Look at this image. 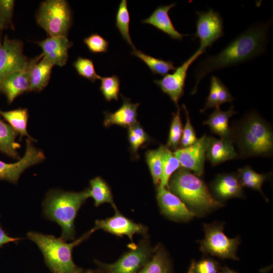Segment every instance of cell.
<instances>
[{
    "label": "cell",
    "instance_id": "cell-37",
    "mask_svg": "<svg viewBox=\"0 0 273 273\" xmlns=\"http://www.w3.org/2000/svg\"><path fill=\"white\" fill-rule=\"evenodd\" d=\"M73 65L78 74L92 82L100 79L101 76L96 72L94 64L92 60L79 57L74 62Z\"/></svg>",
    "mask_w": 273,
    "mask_h": 273
},
{
    "label": "cell",
    "instance_id": "cell-20",
    "mask_svg": "<svg viewBox=\"0 0 273 273\" xmlns=\"http://www.w3.org/2000/svg\"><path fill=\"white\" fill-rule=\"evenodd\" d=\"M175 5L176 3H172L169 5L159 6L142 22L153 25L173 39L182 40L184 36L188 35L181 34L175 29L168 14L169 10Z\"/></svg>",
    "mask_w": 273,
    "mask_h": 273
},
{
    "label": "cell",
    "instance_id": "cell-46",
    "mask_svg": "<svg viewBox=\"0 0 273 273\" xmlns=\"http://www.w3.org/2000/svg\"><path fill=\"white\" fill-rule=\"evenodd\" d=\"M4 29L3 26L1 22H0V31Z\"/></svg>",
    "mask_w": 273,
    "mask_h": 273
},
{
    "label": "cell",
    "instance_id": "cell-5",
    "mask_svg": "<svg viewBox=\"0 0 273 273\" xmlns=\"http://www.w3.org/2000/svg\"><path fill=\"white\" fill-rule=\"evenodd\" d=\"M168 189L185 204L199 211H207L222 205L212 195L200 177L182 167L170 177Z\"/></svg>",
    "mask_w": 273,
    "mask_h": 273
},
{
    "label": "cell",
    "instance_id": "cell-21",
    "mask_svg": "<svg viewBox=\"0 0 273 273\" xmlns=\"http://www.w3.org/2000/svg\"><path fill=\"white\" fill-rule=\"evenodd\" d=\"M206 159L213 166L228 160L237 159V153L232 140L210 136Z\"/></svg>",
    "mask_w": 273,
    "mask_h": 273
},
{
    "label": "cell",
    "instance_id": "cell-43",
    "mask_svg": "<svg viewBox=\"0 0 273 273\" xmlns=\"http://www.w3.org/2000/svg\"><path fill=\"white\" fill-rule=\"evenodd\" d=\"M219 273H236L227 267H224L219 271Z\"/></svg>",
    "mask_w": 273,
    "mask_h": 273
},
{
    "label": "cell",
    "instance_id": "cell-33",
    "mask_svg": "<svg viewBox=\"0 0 273 273\" xmlns=\"http://www.w3.org/2000/svg\"><path fill=\"white\" fill-rule=\"evenodd\" d=\"M163 145L158 149L148 150L145 154L146 160L150 169L153 183L157 186L160 184L162 172Z\"/></svg>",
    "mask_w": 273,
    "mask_h": 273
},
{
    "label": "cell",
    "instance_id": "cell-28",
    "mask_svg": "<svg viewBox=\"0 0 273 273\" xmlns=\"http://www.w3.org/2000/svg\"><path fill=\"white\" fill-rule=\"evenodd\" d=\"M131 54L144 62L154 74L165 75L169 71L176 69L172 61L154 58L136 49Z\"/></svg>",
    "mask_w": 273,
    "mask_h": 273
},
{
    "label": "cell",
    "instance_id": "cell-23",
    "mask_svg": "<svg viewBox=\"0 0 273 273\" xmlns=\"http://www.w3.org/2000/svg\"><path fill=\"white\" fill-rule=\"evenodd\" d=\"M234 99V98L221 80L217 77L212 76L210 79L209 93L204 107L200 112L203 113L209 108L219 107L224 103L233 102Z\"/></svg>",
    "mask_w": 273,
    "mask_h": 273
},
{
    "label": "cell",
    "instance_id": "cell-19",
    "mask_svg": "<svg viewBox=\"0 0 273 273\" xmlns=\"http://www.w3.org/2000/svg\"><path fill=\"white\" fill-rule=\"evenodd\" d=\"M123 103L121 106L113 113L104 112V125L106 127L117 125L128 128L136 123L137 110L140 103H132L128 98L121 95Z\"/></svg>",
    "mask_w": 273,
    "mask_h": 273
},
{
    "label": "cell",
    "instance_id": "cell-16",
    "mask_svg": "<svg viewBox=\"0 0 273 273\" xmlns=\"http://www.w3.org/2000/svg\"><path fill=\"white\" fill-rule=\"evenodd\" d=\"M156 197L162 212L170 218L186 221L196 215L177 196L166 188L157 186Z\"/></svg>",
    "mask_w": 273,
    "mask_h": 273
},
{
    "label": "cell",
    "instance_id": "cell-35",
    "mask_svg": "<svg viewBox=\"0 0 273 273\" xmlns=\"http://www.w3.org/2000/svg\"><path fill=\"white\" fill-rule=\"evenodd\" d=\"M101 84L100 89L105 99L110 102L118 100L120 81L116 75L108 77H101Z\"/></svg>",
    "mask_w": 273,
    "mask_h": 273
},
{
    "label": "cell",
    "instance_id": "cell-31",
    "mask_svg": "<svg viewBox=\"0 0 273 273\" xmlns=\"http://www.w3.org/2000/svg\"><path fill=\"white\" fill-rule=\"evenodd\" d=\"M162 172L159 185L168 189L169 180L173 173L180 167V163L173 153L163 145Z\"/></svg>",
    "mask_w": 273,
    "mask_h": 273
},
{
    "label": "cell",
    "instance_id": "cell-36",
    "mask_svg": "<svg viewBox=\"0 0 273 273\" xmlns=\"http://www.w3.org/2000/svg\"><path fill=\"white\" fill-rule=\"evenodd\" d=\"M128 139L131 151L135 155L140 147L150 141L149 135L138 122L128 128Z\"/></svg>",
    "mask_w": 273,
    "mask_h": 273
},
{
    "label": "cell",
    "instance_id": "cell-6",
    "mask_svg": "<svg viewBox=\"0 0 273 273\" xmlns=\"http://www.w3.org/2000/svg\"><path fill=\"white\" fill-rule=\"evenodd\" d=\"M36 19L49 36H67L72 24L71 9L66 1H45L40 4Z\"/></svg>",
    "mask_w": 273,
    "mask_h": 273
},
{
    "label": "cell",
    "instance_id": "cell-14",
    "mask_svg": "<svg viewBox=\"0 0 273 273\" xmlns=\"http://www.w3.org/2000/svg\"><path fill=\"white\" fill-rule=\"evenodd\" d=\"M42 57L41 54L29 60L24 69L8 75L0 81V91L5 95L9 104L18 96L29 92L31 69Z\"/></svg>",
    "mask_w": 273,
    "mask_h": 273
},
{
    "label": "cell",
    "instance_id": "cell-42",
    "mask_svg": "<svg viewBox=\"0 0 273 273\" xmlns=\"http://www.w3.org/2000/svg\"><path fill=\"white\" fill-rule=\"evenodd\" d=\"M20 239L21 238H13L9 236L0 225V248L6 244L15 242Z\"/></svg>",
    "mask_w": 273,
    "mask_h": 273
},
{
    "label": "cell",
    "instance_id": "cell-17",
    "mask_svg": "<svg viewBox=\"0 0 273 273\" xmlns=\"http://www.w3.org/2000/svg\"><path fill=\"white\" fill-rule=\"evenodd\" d=\"M42 50L43 57L53 65L64 66L68 58V50L73 45L67 36H49L37 42Z\"/></svg>",
    "mask_w": 273,
    "mask_h": 273
},
{
    "label": "cell",
    "instance_id": "cell-25",
    "mask_svg": "<svg viewBox=\"0 0 273 273\" xmlns=\"http://www.w3.org/2000/svg\"><path fill=\"white\" fill-rule=\"evenodd\" d=\"M18 134L9 124L0 119V151L15 159H20L17 149L20 145L15 141Z\"/></svg>",
    "mask_w": 273,
    "mask_h": 273
},
{
    "label": "cell",
    "instance_id": "cell-4",
    "mask_svg": "<svg viewBox=\"0 0 273 273\" xmlns=\"http://www.w3.org/2000/svg\"><path fill=\"white\" fill-rule=\"evenodd\" d=\"M95 231L94 228L75 241L68 243L61 237L29 232L27 238L35 243L42 252L46 264L53 273H78L82 269L72 259L74 247L86 240Z\"/></svg>",
    "mask_w": 273,
    "mask_h": 273
},
{
    "label": "cell",
    "instance_id": "cell-13",
    "mask_svg": "<svg viewBox=\"0 0 273 273\" xmlns=\"http://www.w3.org/2000/svg\"><path fill=\"white\" fill-rule=\"evenodd\" d=\"M32 142L29 139L26 140L25 154L17 162L7 163L0 160V180L16 184L26 169L44 160L43 152L36 148Z\"/></svg>",
    "mask_w": 273,
    "mask_h": 273
},
{
    "label": "cell",
    "instance_id": "cell-8",
    "mask_svg": "<svg viewBox=\"0 0 273 273\" xmlns=\"http://www.w3.org/2000/svg\"><path fill=\"white\" fill-rule=\"evenodd\" d=\"M196 32L195 38L200 40V47L197 50L204 53L207 48L223 34V22L221 15L212 9L206 12H197Z\"/></svg>",
    "mask_w": 273,
    "mask_h": 273
},
{
    "label": "cell",
    "instance_id": "cell-27",
    "mask_svg": "<svg viewBox=\"0 0 273 273\" xmlns=\"http://www.w3.org/2000/svg\"><path fill=\"white\" fill-rule=\"evenodd\" d=\"M89 184L90 188L87 189L88 196L93 199L96 206L109 203L116 208L110 189L104 180L98 176L91 179Z\"/></svg>",
    "mask_w": 273,
    "mask_h": 273
},
{
    "label": "cell",
    "instance_id": "cell-9",
    "mask_svg": "<svg viewBox=\"0 0 273 273\" xmlns=\"http://www.w3.org/2000/svg\"><path fill=\"white\" fill-rule=\"evenodd\" d=\"M152 252L149 244L144 241L112 264L97 263L105 273H138L150 260Z\"/></svg>",
    "mask_w": 273,
    "mask_h": 273
},
{
    "label": "cell",
    "instance_id": "cell-22",
    "mask_svg": "<svg viewBox=\"0 0 273 273\" xmlns=\"http://www.w3.org/2000/svg\"><path fill=\"white\" fill-rule=\"evenodd\" d=\"M237 113L233 105L227 111H222L219 107H217L203 124L208 125L211 132L218 135L221 139H231V128L229 125V121Z\"/></svg>",
    "mask_w": 273,
    "mask_h": 273
},
{
    "label": "cell",
    "instance_id": "cell-34",
    "mask_svg": "<svg viewBox=\"0 0 273 273\" xmlns=\"http://www.w3.org/2000/svg\"><path fill=\"white\" fill-rule=\"evenodd\" d=\"M183 124L180 118V108L177 106V111L173 113L166 147L170 150L178 149L183 133Z\"/></svg>",
    "mask_w": 273,
    "mask_h": 273
},
{
    "label": "cell",
    "instance_id": "cell-11",
    "mask_svg": "<svg viewBox=\"0 0 273 273\" xmlns=\"http://www.w3.org/2000/svg\"><path fill=\"white\" fill-rule=\"evenodd\" d=\"M210 140V136L205 134L193 145L174 151L173 154L178 160L180 167L193 171L199 177L202 176Z\"/></svg>",
    "mask_w": 273,
    "mask_h": 273
},
{
    "label": "cell",
    "instance_id": "cell-29",
    "mask_svg": "<svg viewBox=\"0 0 273 273\" xmlns=\"http://www.w3.org/2000/svg\"><path fill=\"white\" fill-rule=\"evenodd\" d=\"M237 173L242 187L257 190L263 195L261 187L268 174L259 173L249 165L239 168Z\"/></svg>",
    "mask_w": 273,
    "mask_h": 273
},
{
    "label": "cell",
    "instance_id": "cell-32",
    "mask_svg": "<svg viewBox=\"0 0 273 273\" xmlns=\"http://www.w3.org/2000/svg\"><path fill=\"white\" fill-rule=\"evenodd\" d=\"M130 16L127 9V1L122 0L119 3L116 15V27L126 42L135 49L129 33Z\"/></svg>",
    "mask_w": 273,
    "mask_h": 273
},
{
    "label": "cell",
    "instance_id": "cell-45",
    "mask_svg": "<svg viewBox=\"0 0 273 273\" xmlns=\"http://www.w3.org/2000/svg\"><path fill=\"white\" fill-rule=\"evenodd\" d=\"M194 262H192L188 273H195L194 269Z\"/></svg>",
    "mask_w": 273,
    "mask_h": 273
},
{
    "label": "cell",
    "instance_id": "cell-24",
    "mask_svg": "<svg viewBox=\"0 0 273 273\" xmlns=\"http://www.w3.org/2000/svg\"><path fill=\"white\" fill-rule=\"evenodd\" d=\"M53 65L43 57L32 67L29 92H40L48 85Z\"/></svg>",
    "mask_w": 273,
    "mask_h": 273
},
{
    "label": "cell",
    "instance_id": "cell-38",
    "mask_svg": "<svg viewBox=\"0 0 273 273\" xmlns=\"http://www.w3.org/2000/svg\"><path fill=\"white\" fill-rule=\"evenodd\" d=\"M183 108L186 115V122L183 130L178 148L188 147L194 144L198 140L195 130L191 123L189 111L185 104L183 105Z\"/></svg>",
    "mask_w": 273,
    "mask_h": 273
},
{
    "label": "cell",
    "instance_id": "cell-15",
    "mask_svg": "<svg viewBox=\"0 0 273 273\" xmlns=\"http://www.w3.org/2000/svg\"><path fill=\"white\" fill-rule=\"evenodd\" d=\"M114 216L105 219L97 220L94 230L101 229L118 236H126L132 240L135 234L145 235L147 229L141 224L134 222L123 216L116 208Z\"/></svg>",
    "mask_w": 273,
    "mask_h": 273
},
{
    "label": "cell",
    "instance_id": "cell-2",
    "mask_svg": "<svg viewBox=\"0 0 273 273\" xmlns=\"http://www.w3.org/2000/svg\"><path fill=\"white\" fill-rule=\"evenodd\" d=\"M231 128V140L237 148V159L272 156V126L257 111L246 113Z\"/></svg>",
    "mask_w": 273,
    "mask_h": 273
},
{
    "label": "cell",
    "instance_id": "cell-26",
    "mask_svg": "<svg viewBox=\"0 0 273 273\" xmlns=\"http://www.w3.org/2000/svg\"><path fill=\"white\" fill-rule=\"evenodd\" d=\"M0 114L9 125L20 134L21 139L26 136L32 141L35 140L31 138L27 130L28 112L27 109L19 108L8 111H0Z\"/></svg>",
    "mask_w": 273,
    "mask_h": 273
},
{
    "label": "cell",
    "instance_id": "cell-40",
    "mask_svg": "<svg viewBox=\"0 0 273 273\" xmlns=\"http://www.w3.org/2000/svg\"><path fill=\"white\" fill-rule=\"evenodd\" d=\"M14 5L13 0H0V22L4 28H13L12 18Z\"/></svg>",
    "mask_w": 273,
    "mask_h": 273
},
{
    "label": "cell",
    "instance_id": "cell-12",
    "mask_svg": "<svg viewBox=\"0 0 273 273\" xmlns=\"http://www.w3.org/2000/svg\"><path fill=\"white\" fill-rule=\"evenodd\" d=\"M202 53L197 50L194 54L178 67L172 74H167L160 79L154 80V83L167 94L171 100L178 106L179 100L184 94L187 71L190 65Z\"/></svg>",
    "mask_w": 273,
    "mask_h": 273
},
{
    "label": "cell",
    "instance_id": "cell-41",
    "mask_svg": "<svg viewBox=\"0 0 273 273\" xmlns=\"http://www.w3.org/2000/svg\"><path fill=\"white\" fill-rule=\"evenodd\" d=\"M195 273H219L218 263L210 259H204L199 262H194Z\"/></svg>",
    "mask_w": 273,
    "mask_h": 273
},
{
    "label": "cell",
    "instance_id": "cell-39",
    "mask_svg": "<svg viewBox=\"0 0 273 273\" xmlns=\"http://www.w3.org/2000/svg\"><path fill=\"white\" fill-rule=\"evenodd\" d=\"M84 43L89 51L94 54L108 51L109 42L98 33H92L83 39Z\"/></svg>",
    "mask_w": 273,
    "mask_h": 273
},
{
    "label": "cell",
    "instance_id": "cell-10",
    "mask_svg": "<svg viewBox=\"0 0 273 273\" xmlns=\"http://www.w3.org/2000/svg\"><path fill=\"white\" fill-rule=\"evenodd\" d=\"M23 43L5 35L0 42V81L8 75L24 69L29 60L23 53Z\"/></svg>",
    "mask_w": 273,
    "mask_h": 273
},
{
    "label": "cell",
    "instance_id": "cell-18",
    "mask_svg": "<svg viewBox=\"0 0 273 273\" xmlns=\"http://www.w3.org/2000/svg\"><path fill=\"white\" fill-rule=\"evenodd\" d=\"M214 195L221 200L242 197L243 187L237 173L218 174L211 185Z\"/></svg>",
    "mask_w": 273,
    "mask_h": 273
},
{
    "label": "cell",
    "instance_id": "cell-30",
    "mask_svg": "<svg viewBox=\"0 0 273 273\" xmlns=\"http://www.w3.org/2000/svg\"><path fill=\"white\" fill-rule=\"evenodd\" d=\"M171 268L166 252L160 248L138 273H170Z\"/></svg>",
    "mask_w": 273,
    "mask_h": 273
},
{
    "label": "cell",
    "instance_id": "cell-44",
    "mask_svg": "<svg viewBox=\"0 0 273 273\" xmlns=\"http://www.w3.org/2000/svg\"><path fill=\"white\" fill-rule=\"evenodd\" d=\"M78 273H105L104 271H94V270H87L83 271L81 270Z\"/></svg>",
    "mask_w": 273,
    "mask_h": 273
},
{
    "label": "cell",
    "instance_id": "cell-3",
    "mask_svg": "<svg viewBox=\"0 0 273 273\" xmlns=\"http://www.w3.org/2000/svg\"><path fill=\"white\" fill-rule=\"evenodd\" d=\"M88 198L87 189L80 192L52 190L47 193L42 203L44 215L61 226V238L64 241L74 240L75 217Z\"/></svg>",
    "mask_w": 273,
    "mask_h": 273
},
{
    "label": "cell",
    "instance_id": "cell-1",
    "mask_svg": "<svg viewBox=\"0 0 273 273\" xmlns=\"http://www.w3.org/2000/svg\"><path fill=\"white\" fill-rule=\"evenodd\" d=\"M270 20L254 24L237 36L217 54L209 56L196 66L195 85L191 94H195L200 81L209 73L254 59L266 51Z\"/></svg>",
    "mask_w": 273,
    "mask_h": 273
},
{
    "label": "cell",
    "instance_id": "cell-7",
    "mask_svg": "<svg viewBox=\"0 0 273 273\" xmlns=\"http://www.w3.org/2000/svg\"><path fill=\"white\" fill-rule=\"evenodd\" d=\"M205 238L201 242L203 252L222 258L238 260L236 252L239 239L228 238L223 232L222 225L210 224L204 225Z\"/></svg>",
    "mask_w": 273,
    "mask_h": 273
}]
</instances>
